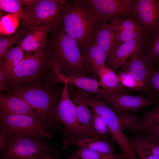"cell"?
I'll list each match as a JSON object with an SVG mask.
<instances>
[{
  "label": "cell",
  "mask_w": 159,
  "mask_h": 159,
  "mask_svg": "<svg viewBox=\"0 0 159 159\" xmlns=\"http://www.w3.org/2000/svg\"><path fill=\"white\" fill-rule=\"evenodd\" d=\"M58 67L48 44L44 49L26 53L5 81L7 87L31 82L57 83Z\"/></svg>",
  "instance_id": "cell-1"
},
{
  "label": "cell",
  "mask_w": 159,
  "mask_h": 159,
  "mask_svg": "<svg viewBox=\"0 0 159 159\" xmlns=\"http://www.w3.org/2000/svg\"><path fill=\"white\" fill-rule=\"evenodd\" d=\"M102 21L87 0H69L67 8L55 25L75 40L82 51L94 40Z\"/></svg>",
  "instance_id": "cell-2"
},
{
  "label": "cell",
  "mask_w": 159,
  "mask_h": 159,
  "mask_svg": "<svg viewBox=\"0 0 159 159\" xmlns=\"http://www.w3.org/2000/svg\"><path fill=\"white\" fill-rule=\"evenodd\" d=\"M55 84L31 82L7 87L0 93L26 102L44 117L53 132L57 122L55 111L62 93Z\"/></svg>",
  "instance_id": "cell-3"
},
{
  "label": "cell",
  "mask_w": 159,
  "mask_h": 159,
  "mask_svg": "<svg viewBox=\"0 0 159 159\" xmlns=\"http://www.w3.org/2000/svg\"><path fill=\"white\" fill-rule=\"evenodd\" d=\"M48 42L60 73L70 77H88L90 73L82 61L79 45L73 38L57 26L50 31Z\"/></svg>",
  "instance_id": "cell-4"
},
{
  "label": "cell",
  "mask_w": 159,
  "mask_h": 159,
  "mask_svg": "<svg viewBox=\"0 0 159 159\" xmlns=\"http://www.w3.org/2000/svg\"><path fill=\"white\" fill-rule=\"evenodd\" d=\"M1 130L9 137L18 135L30 137L51 139L48 124L37 117L9 113L0 109Z\"/></svg>",
  "instance_id": "cell-5"
},
{
  "label": "cell",
  "mask_w": 159,
  "mask_h": 159,
  "mask_svg": "<svg viewBox=\"0 0 159 159\" xmlns=\"http://www.w3.org/2000/svg\"><path fill=\"white\" fill-rule=\"evenodd\" d=\"M55 116L57 122H61L64 126L62 132L65 138H99L94 132L79 122L66 84H64L62 91L56 107Z\"/></svg>",
  "instance_id": "cell-6"
},
{
  "label": "cell",
  "mask_w": 159,
  "mask_h": 159,
  "mask_svg": "<svg viewBox=\"0 0 159 159\" xmlns=\"http://www.w3.org/2000/svg\"><path fill=\"white\" fill-rule=\"evenodd\" d=\"M85 101L89 106L106 122L110 131L111 142H115L118 145L126 159H138L130 145L128 138L123 132L117 114L113 109L91 93L85 95Z\"/></svg>",
  "instance_id": "cell-7"
},
{
  "label": "cell",
  "mask_w": 159,
  "mask_h": 159,
  "mask_svg": "<svg viewBox=\"0 0 159 159\" xmlns=\"http://www.w3.org/2000/svg\"><path fill=\"white\" fill-rule=\"evenodd\" d=\"M44 138L18 135L10 137L5 150L0 153L1 159H40L44 153L56 154Z\"/></svg>",
  "instance_id": "cell-8"
},
{
  "label": "cell",
  "mask_w": 159,
  "mask_h": 159,
  "mask_svg": "<svg viewBox=\"0 0 159 159\" xmlns=\"http://www.w3.org/2000/svg\"><path fill=\"white\" fill-rule=\"evenodd\" d=\"M69 0L27 1L26 9L30 14L36 27L54 25L59 21Z\"/></svg>",
  "instance_id": "cell-9"
},
{
  "label": "cell",
  "mask_w": 159,
  "mask_h": 159,
  "mask_svg": "<svg viewBox=\"0 0 159 159\" xmlns=\"http://www.w3.org/2000/svg\"><path fill=\"white\" fill-rule=\"evenodd\" d=\"M95 95L109 105L117 114L138 111L155 104V101L146 97L143 93L134 96L126 93L112 92L102 89L100 92Z\"/></svg>",
  "instance_id": "cell-10"
},
{
  "label": "cell",
  "mask_w": 159,
  "mask_h": 159,
  "mask_svg": "<svg viewBox=\"0 0 159 159\" xmlns=\"http://www.w3.org/2000/svg\"><path fill=\"white\" fill-rule=\"evenodd\" d=\"M102 21L132 17L135 0H87Z\"/></svg>",
  "instance_id": "cell-11"
},
{
  "label": "cell",
  "mask_w": 159,
  "mask_h": 159,
  "mask_svg": "<svg viewBox=\"0 0 159 159\" xmlns=\"http://www.w3.org/2000/svg\"><path fill=\"white\" fill-rule=\"evenodd\" d=\"M142 47L138 50L122 67V71L128 72L144 85L150 98L153 96L149 86L152 63L146 56Z\"/></svg>",
  "instance_id": "cell-12"
},
{
  "label": "cell",
  "mask_w": 159,
  "mask_h": 159,
  "mask_svg": "<svg viewBox=\"0 0 159 159\" xmlns=\"http://www.w3.org/2000/svg\"><path fill=\"white\" fill-rule=\"evenodd\" d=\"M132 16L143 25L149 35L159 26L158 0H135Z\"/></svg>",
  "instance_id": "cell-13"
},
{
  "label": "cell",
  "mask_w": 159,
  "mask_h": 159,
  "mask_svg": "<svg viewBox=\"0 0 159 159\" xmlns=\"http://www.w3.org/2000/svg\"><path fill=\"white\" fill-rule=\"evenodd\" d=\"M148 36L146 34L123 43L117 44L113 51L106 60L105 64L114 71L122 67L127 59L143 47Z\"/></svg>",
  "instance_id": "cell-14"
},
{
  "label": "cell",
  "mask_w": 159,
  "mask_h": 159,
  "mask_svg": "<svg viewBox=\"0 0 159 159\" xmlns=\"http://www.w3.org/2000/svg\"><path fill=\"white\" fill-rule=\"evenodd\" d=\"M111 21L117 44H122L148 34L143 25L133 17L117 18Z\"/></svg>",
  "instance_id": "cell-15"
},
{
  "label": "cell",
  "mask_w": 159,
  "mask_h": 159,
  "mask_svg": "<svg viewBox=\"0 0 159 159\" xmlns=\"http://www.w3.org/2000/svg\"><path fill=\"white\" fill-rule=\"evenodd\" d=\"M83 62L94 79L99 80L97 70L105 64L107 56L103 49L94 41L80 51Z\"/></svg>",
  "instance_id": "cell-16"
},
{
  "label": "cell",
  "mask_w": 159,
  "mask_h": 159,
  "mask_svg": "<svg viewBox=\"0 0 159 159\" xmlns=\"http://www.w3.org/2000/svg\"><path fill=\"white\" fill-rule=\"evenodd\" d=\"M53 25L35 27L23 38L19 44L26 53H30L45 48L48 42V37Z\"/></svg>",
  "instance_id": "cell-17"
},
{
  "label": "cell",
  "mask_w": 159,
  "mask_h": 159,
  "mask_svg": "<svg viewBox=\"0 0 159 159\" xmlns=\"http://www.w3.org/2000/svg\"><path fill=\"white\" fill-rule=\"evenodd\" d=\"M62 149L67 148L71 145L89 148L107 154H115L112 142L106 138L87 137L74 138H64L62 140Z\"/></svg>",
  "instance_id": "cell-18"
},
{
  "label": "cell",
  "mask_w": 159,
  "mask_h": 159,
  "mask_svg": "<svg viewBox=\"0 0 159 159\" xmlns=\"http://www.w3.org/2000/svg\"><path fill=\"white\" fill-rule=\"evenodd\" d=\"M0 109L12 114L29 115L38 118L48 124L51 131L50 126L44 117L22 99L0 93Z\"/></svg>",
  "instance_id": "cell-19"
},
{
  "label": "cell",
  "mask_w": 159,
  "mask_h": 159,
  "mask_svg": "<svg viewBox=\"0 0 159 159\" xmlns=\"http://www.w3.org/2000/svg\"><path fill=\"white\" fill-rule=\"evenodd\" d=\"M68 87L79 122L85 127L94 132V110L89 108L80 89H76L73 87L69 85Z\"/></svg>",
  "instance_id": "cell-20"
},
{
  "label": "cell",
  "mask_w": 159,
  "mask_h": 159,
  "mask_svg": "<svg viewBox=\"0 0 159 159\" xmlns=\"http://www.w3.org/2000/svg\"><path fill=\"white\" fill-rule=\"evenodd\" d=\"M94 40L105 52L107 58L117 45L115 32L110 24L102 21L95 34Z\"/></svg>",
  "instance_id": "cell-21"
},
{
  "label": "cell",
  "mask_w": 159,
  "mask_h": 159,
  "mask_svg": "<svg viewBox=\"0 0 159 159\" xmlns=\"http://www.w3.org/2000/svg\"><path fill=\"white\" fill-rule=\"evenodd\" d=\"M24 4L21 0H0L1 9L14 15L21 20L24 27H36L31 15L25 9Z\"/></svg>",
  "instance_id": "cell-22"
},
{
  "label": "cell",
  "mask_w": 159,
  "mask_h": 159,
  "mask_svg": "<svg viewBox=\"0 0 159 159\" xmlns=\"http://www.w3.org/2000/svg\"><path fill=\"white\" fill-rule=\"evenodd\" d=\"M58 83L66 84L68 85L76 87L85 91L94 93L95 94L100 92L102 87L100 80L88 77H70L64 75L59 72L58 74Z\"/></svg>",
  "instance_id": "cell-23"
},
{
  "label": "cell",
  "mask_w": 159,
  "mask_h": 159,
  "mask_svg": "<svg viewBox=\"0 0 159 159\" xmlns=\"http://www.w3.org/2000/svg\"><path fill=\"white\" fill-rule=\"evenodd\" d=\"M97 73L103 89L113 93H127L129 91L121 84L115 71L105 64L98 69Z\"/></svg>",
  "instance_id": "cell-24"
},
{
  "label": "cell",
  "mask_w": 159,
  "mask_h": 159,
  "mask_svg": "<svg viewBox=\"0 0 159 159\" xmlns=\"http://www.w3.org/2000/svg\"><path fill=\"white\" fill-rule=\"evenodd\" d=\"M24 52L19 44L12 48L4 56L0 58V71L4 74L6 80L16 66L24 58Z\"/></svg>",
  "instance_id": "cell-25"
},
{
  "label": "cell",
  "mask_w": 159,
  "mask_h": 159,
  "mask_svg": "<svg viewBox=\"0 0 159 159\" xmlns=\"http://www.w3.org/2000/svg\"><path fill=\"white\" fill-rule=\"evenodd\" d=\"M34 27H24L9 35H1L0 38V58L4 56L15 43H19L22 38Z\"/></svg>",
  "instance_id": "cell-26"
},
{
  "label": "cell",
  "mask_w": 159,
  "mask_h": 159,
  "mask_svg": "<svg viewBox=\"0 0 159 159\" xmlns=\"http://www.w3.org/2000/svg\"><path fill=\"white\" fill-rule=\"evenodd\" d=\"M130 146H135L159 157V142L143 133L128 138Z\"/></svg>",
  "instance_id": "cell-27"
},
{
  "label": "cell",
  "mask_w": 159,
  "mask_h": 159,
  "mask_svg": "<svg viewBox=\"0 0 159 159\" xmlns=\"http://www.w3.org/2000/svg\"><path fill=\"white\" fill-rule=\"evenodd\" d=\"M148 35L143 49L150 61L157 63L159 61V26Z\"/></svg>",
  "instance_id": "cell-28"
},
{
  "label": "cell",
  "mask_w": 159,
  "mask_h": 159,
  "mask_svg": "<svg viewBox=\"0 0 159 159\" xmlns=\"http://www.w3.org/2000/svg\"><path fill=\"white\" fill-rule=\"evenodd\" d=\"M67 157L80 159H126L125 156L122 153L107 154L82 147H79L76 151L67 155Z\"/></svg>",
  "instance_id": "cell-29"
},
{
  "label": "cell",
  "mask_w": 159,
  "mask_h": 159,
  "mask_svg": "<svg viewBox=\"0 0 159 159\" xmlns=\"http://www.w3.org/2000/svg\"><path fill=\"white\" fill-rule=\"evenodd\" d=\"M159 122V103L150 111L145 112L142 119L138 121L139 131H143Z\"/></svg>",
  "instance_id": "cell-30"
},
{
  "label": "cell",
  "mask_w": 159,
  "mask_h": 159,
  "mask_svg": "<svg viewBox=\"0 0 159 159\" xmlns=\"http://www.w3.org/2000/svg\"><path fill=\"white\" fill-rule=\"evenodd\" d=\"M122 85L127 89L143 91L146 93L143 84L130 73L121 71L117 74Z\"/></svg>",
  "instance_id": "cell-31"
},
{
  "label": "cell",
  "mask_w": 159,
  "mask_h": 159,
  "mask_svg": "<svg viewBox=\"0 0 159 159\" xmlns=\"http://www.w3.org/2000/svg\"><path fill=\"white\" fill-rule=\"evenodd\" d=\"M117 114L122 131L127 130L135 133L139 131L136 115L128 112Z\"/></svg>",
  "instance_id": "cell-32"
},
{
  "label": "cell",
  "mask_w": 159,
  "mask_h": 159,
  "mask_svg": "<svg viewBox=\"0 0 159 159\" xmlns=\"http://www.w3.org/2000/svg\"><path fill=\"white\" fill-rule=\"evenodd\" d=\"M93 126L94 132L99 138H107L111 136L110 131L107 123L101 116L94 111Z\"/></svg>",
  "instance_id": "cell-33"
},
{
  "label": "cell",
  "mask_w": 159,
  "mask_h": 159,
  "mask_svg": "<svg viewBox=\"0 0 159 159\" xmlns=\"http://www.w3.org/2000/svg\"><path fill=\"white\" fill-rule=\"evenodd\" d=\"M18 19L12 14L2 17L0 20V33L1 35H9L14 32L18 25Z\"/></svg>",
  "instance_id": "cell-34"
},
{
  "label": "cell",
  "mask_w": 159,
  "mask_h": 159,
  "mask_svg": "<svg viewBox=\"0 0 159 159\" xmlns=\"http://www.w3.org/2000/svg\"><path fill=\"white\" fill-rule=\"evenodd\" d=\"M149 86L153 98L159 101V69L152 67L149 79Z\"/></svg>",
  "instance_id": "cell-35"
},
{
  "label": "cell",
  "mask_w": 159,
  "mask_h": 159,
  "mask_svg": "<svg viewBox=\"0 0 159 159\" xmlns=\"http://www.w3.org/2000/svg\"><path fill=\"white\" fill-rule=\"evenodd\" d=\"M136 153L138 159H159V157L146 150L135 146H131Z\"/></svg>",
  "instance_id": "cell-36"
},
{
  "label": "cell",
  "mask_w": 159,
  "mask_h": 159,
  "mask_svg": "<svg viewBox=\"0 0 159 159\" xmlns=\"http://www.w3.org/2000/svg\"><path fill=\"white\" fill-rule=\"evenodd\" d=\"M142 132L159 142V122Z\"/></svg>",
  "instance_id": "cell-37"
},
{
  "label": "cell",
  "mask_w": 159,
  "mask_h": 159,
  "mask_svg": "<svg viewBox=\"0 0 159 159\" xmlns=\"http://www.w3.org/2000/svg\"><path fill=\"white\" fill-rule=\"evenodd\" d=\"M10 137L4 131L1 130L0 131V152H3L6 149L9 138Z\"/></svg>",
  "instance_id": "cell-38"
},
{
  "label": "cell",
  "mask_w": 159,
  "mask_h": 159,
  "mask_svg": "<svg viewBox=\"0 0 159 159\" xmlns=\"http://www.w3.org/2000/svg\"><path fill=\"white\" fill-rule=\"evenodd\" d=\"M50 151H48L44 153L42 155L40 159H54L52 153Z\"/></svg>",
  "instance_id": "cell-39"
},
{
  "label": "cell",
  "mask_w": 159,
  "mask_h": 159,
  "mask_svg": "<svg viewBox=\"0 0 159 159\" xmlns=\"http://www.w3.org/2000/svg\"><path fill=\"white\" fill-rule=\"evenodd\" d=\"M69 159H80L76 158H69Z\"/></svg>",
  "instance_id": "cell-40"
},
{
  "label": "cell",
  "mask_w": 159,
  "mask_h": 159,
  "mask_svg": "<svg viewBox=\"0 0 159 159\" xmlns=\"http://www.w3.org/2000/svg\"><path fill=\"white\" fill-rule=\"evenodd\" d=\"M158 65V68L159 69V61L156 63Z\"/></svg>",
  "instance_id": "cell-41"
},
{
  "label": "cell",
  "mask_w": 159,
  "mask_h": 159,
  "mask_svg": "<svg viewBox=\"0 0 159 159\" xmlns=\"http://www.w3.org/2000/svg\"><path fill=\"white\" fill-rule=\"evenodd\" d=\"M158 2H159V0H158Z\"/></svg>",
  "instance_id": "cell-42"
},
{
  "label": "cell",
  "mask_w": 159,
  "mask_h": 159,
  "mask_svg": "<svg viewBox=\"0 0 159 159\" xmlns=\"http://www.w3.org/2000/svg\"></svg>",
  "instance_id": "cell-43"
}]
</instances>
